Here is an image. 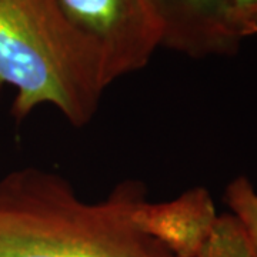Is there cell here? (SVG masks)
I'll list each match as a JSON object with an SVG mask.
<instances>
[{"mask_svg": "<svg viewBox=\"0 0 257 257\" xmlns=\"http://www.w3.org/2000/svg\"><path fill=\"white\" fill-rule=\"evenodd\" d=\"M224 203L246 227L257 253V189L247 176H237L227 184Z\"/></svg>", "mask_w": 257, "mask_h": 257, "instance_id": "obj_7", "label": "cell"}, {"mask_svg": "<svg viewBox=\"0 0 257 257\" xmlns=\"http://www.w3.org/2000/svg\"><path fill=\"white\" fill-rule=\"evenodd\" d=\"M196 257H257V253L243 223L233 213H223Z\"/></svg>", "mask_w": 257, "mask_h": 257, "instance_id": "obj_6", "label": "cell"}, {"mask_svg": "<svg viewBox=\"0 0 257 257\" xmlns=\"http://www.w3.org/2000/svg\"><path fill=\"white\" fill-rule=\"evenodd\" d=\"M234 16L244 37L254 36L257 25V0H231Z\"/></svg>", "mask_w": 257, "mask_h": 257, "instance_id": "obj_8", "label": "cell"}, {"mask_svg": "<svg viewBox=\"0 0 257 257\" xmlns=\"http://www.w3.org/2000/svg\"><path fill=\"white\" fill-rule=\"evenodd\" d=\"M143 184H117L87 202L53 172L22 169L0 179V257H176L132 220Z\"/></svg>", "mask_w": 257, "mask_h": 257, "instance_id": "obj_1", "label": "cell"}, {"mask_svg": "<svg viewBox=\"0 0 257 257\" xmlns=\"http://www.w3.org/2000/svg\"><path fill=\"white\" fill-rule=\"evenodd\" d=\"M64 16L97 47L107 82L146 67L160 47L150 0H57Z\"/></svg>", "mask_w": 257, "mask_h": 257, "instance_id": "obj_3", "label": "cell"}, {"mask_svg": "<svg viewBox=\"0 0 257 257\" xmlns=\"http://www.w3.org/2000/svg\"><path fill=\"white\" fill-rule=\"evenodd\" d=\"M160 25V47L192 59L234 56L246 39L231 0H150Z\"/></svg>", "mask_w": 257, "mask_h": 257, "instance_id": "obj_4", "label": "cell"}, {"mask_svg": "<svg viewBox=\"0 0 257 257\" xmlns=\"http://www.w3.org/2000/svg\"><path fill=\"white\" fill-rule=\"evenodd\" d=\"M210 192L196 186L169 202H147L142 194L132 207V220L176 257H196L217 219Z\"/></svg>", "mask_w": 257, "mask_h": 257, "instance_id": "obj_5", "label": "cell"}, {"mask_svg": "<svg viewBox=\"0 0 257 257\" xmlns=\"http://www.w3.org/2000/svg\"><path fill=\"white\" fill-rule=\"evenodd\" d=\"M0 86L16 89L12 113L18 120L50 104L83 127L110 84L97 47L57 0H0Z\"/></svg>", "mask_w": 257, "mask_h": 257, "instance_id": "obj_2", "label": "cell"}, {"mask_svg": "<svg viewBox=\"0 0 257 257\" xmlns=\"http://www.w3.org/2000/svg\"><path fill=\"white\" fill-rule=\"evenodd\" d=\"M254 36H257V25H256V32H254Z\"/></svg>", "mask_w": 257, "mask_h": 257, "instance_id": "obj_9", "label": "cell"}]
</instances>
